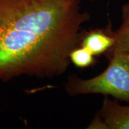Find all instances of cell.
Listing matches in <instances>:
<instances>
[{"mask_svg":"<svg viewBox=\"0 0 129 129\" xmlns=\"http://www.w3.org/2000/svg\"><path fill=\"white\" fill-rule=\"evenodd\" d=\"M81 0H0V81L50 79L71 64L90 14Z\"/></svg>","mask_w":129,"mask_h":129,"instance_id":"cell-1","label":"cell"},{"mask_svg":"<svg viewBox=\"0 0 129 129\" xmlns=\"http://www.w3.org/2000/svg\"><path fill=\"white\" fill-rule=\"evenodd\" d=\"M106 54L109 63L101 74L88 79L75 75L68 77L64 87L68 94H101L129 102V54L113 51Z\"/></svg>","mask_w":129,"mask_h":129,"instance_id":"cell-2","label":"cell"},{"mask_svg":"<svg viewBox=\"0 0 129 129\" xmlns=\"http://www.w3.org/2000/svg\"><path fill=\"white\" fill-rule=\"evenodd\" d=\"M115 41L114 32L111 24L105 28H98L83 32L80 46L88 50L93 56L106 53Z\"/></svg>","mask_w":129,"mask_h":129,"instance_id":"cell-3","label":"cell"},{"mask_svg":"<svg viewBox=\"0 0 129 129\" xmlns=\"http://www.w3.org/2000/svg\"><path fill=\"white\" fill-rule=\"evenodd\" d=\"M98 113L108 129H129V106L122 105L105 96Z\"/></svg>","mask_w":129,"mask_h":129,"instance_id":"cell-4","label":"cell"},{"mask_svg":"<svg viewBox=\"0 0 129 129\" xmlns=\"http://www.w3.org/2000/svg\"><path fill=\"white\" fill-rule=\"evenodd\" d=\"M122 22L119 28L114 31L115 41L106 53L120 51L129 54V1L121 8Z\"/></svg>","mask_w":129,"mask_h":129,"instance_id":"cell-5","label":"cell"},{"mask_svg":"<svg viewBox=\"0 0 129 129\" xmlns=\"http://www.w3.org/2000/svg\"><path fill=\"white\" fill-rule=\"evenodd\" d=\"M94 56L85 48L78 46L71 52L69 59L71 63L75 67L80 68H85L94 63Z\"/></svg>","mask_w":129,"mask_h":129,"instance_id":"cell-6","label":"cell"},{"mask_svg":"<svg viewBox=\"0 0 129 129\" xmlns=\"http://www.w3.org/2000/svg\"><path fill=\"white\" fill-rule=\"evenodd\" d=\"M87 128L89 129H108L106 124L103 120L102 118L99 115V113H97L96 116L90 122L88 125Z\"/></svg>","mask_w":129,"mask_h":129,"instance_id":"cell-7","label":"cell"},{"mask_svg":"<svg viewBox=\"0 0 129 129\" xmlns=\"http://www.w3.org/2000/svg\"><path fill=\"white\" fill-rule=\"evenodd\" d=\"M87 1H89V2H93V1H96V0H87Z\"/></svg>","mask_w":129,"mask_h":129,"instance_id":"cell-8","label":"cell"}]
</instances>
